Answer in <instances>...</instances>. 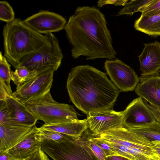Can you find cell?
I'll return each instance as SVG.
<instances>
[{"label":"cell","mask_w":160,"mask_h":160,"mask_svg":"<svg viewBox=\"0 0 160 160\" xmlns=\"http://www.w3.org/2000/svg\"><path fill=\"white\" fill-rule=\"evenodd\" d=\"M72 46L74 59H113L117 52L104 14L98 8L79 6L69 18L64 29Z\"/></svg>","instance_id":"obj_1"},{"label":"cell","mask_w":160,"mask_h":160,"mask_svg":"<svg viewBox=\"0 0 160 160\" xmlns=\"http://www.w3.org/2000/svg\"><path fill=\"white\" fill-rule=\"evenodd\" d=\"M67 88L72 102L87 115L112 109L120 92L106 73L89 65L71 69Z\"/></svg>","instance_id":"obj_2"},{"label":"cell","mask_w":160,"mask_h":160,"mask_svg":"<svg viewBox=\"0 0 160 160\" xmlns=\"http://www.w3.org/2000/svg\"><path fill=\"white\" fill-rule=\"evenodd\" d=\"M4 56L16 69L24 57L37 51L47 41L48 34L43 35L28 26L23 20L15 18L4 26Z\"/></svg>","instance_id":"obj_3"},{"label":"cell","mask_w":160,"mask_h":160,"mask_svg":"<svg viewBox=\"0 0 160 160\" xmlns=\"http://www.w3.org/2000/svg\"><path fill=\"white\" fill-rule=\"evenodd\" d=\"M92 136L88 129L78 139L66 135L58 141H43L41 149L53 160H100L88 142Z\"/></svg>","instance_id":"obj_4"},{"label":"cell","mask_w":160,"mask_h":160,"mask_svg":"<svg viewBox=\"0 0 160 160\" xmlns=\"http://www.w3.org/2000/svg\"><path fill=\"white\" fill-rule=\"evenodd\" d=\"M38 120L51 125L79 120V114L72 106L58 102L53 98L50 90L25 105Z\"/></svg>","instance_id":"obj_5"},{"label":"cell","mask_w":160,"mask_h":160,"mask_svg":"<svg viewBox=\"0 0 160 160\" xmlns=\"http://www.w3.org/2000/svg\"><path fill=\"white\" fill-rule=\"evenodd\" d=\"M63 56L58 38L48 34L47 41L35 52L23 58L20 66H23L38 74L53 70L60 66Z\"/></svg>","instance_id":"obj_6"},{"label":"cell","mask_w":160,"mask_h":160,"mask_svg":"<svg viewBox=\"0 0 160 160\" xmlns=\"http://www.w3.org/2000/svg\"><path fill=\"white\" fill-rule=\"evenodd\" d=\"M98 137L107 142L140 151L154 160H160L152 142L145 137L128 128L123 127L109 130Z\"/></svg>","instance_id":"obj_7"},{"label":"cell","mask_w":160,"mask_h":160,"mask_svg":"<svg viewBox=\"0 0 160 160\" xmlns=\"http://www.w3.org/2000/svg\"><path fill=\"white\" fill-rule=\"evenodd\" d=\"M55 72L51 70L38 73L34 78L17 86L11 96L22 104H27L50 90Z\"/></svg>","instance_id":"obj_8"},{"label":"cell","mask_w":160,"mask_h":160,"mask_svg":"<svg viewBox=\"0 0 160 160\" xmlns=\"http://www.w3.org/2000/svg\"><path fill=\"white\" fill-rule=\"evenodd\" d=\"M104 67L111 81L120 91L135 90L139 78L130 66L116 58L106 60Z\"/></svg>","instance_id":"obj_9"},{"label":"cell","mask_w":160,"mask_h":160,"mask_svg":"<svg viewBox=\"0 0 160 160\" xmlns=\"http://www.w3.org/2000/svg\"><path fill=\"white\" fill-rule=\"evenodd\" d=\"M123 111L112 109L90 113L87 115L88 129L94 137H98L107 131L124 127Z\"/></svg>","instance_id":"obj_10"},{"label":"cell","mask_w":160,"mask_h":160,"mask_svg":"<svg viewBox=\"0 0 160 160\" xmlns=\"http://www.w3.org/2000/svg\"><path fill=\"white\" fill-rule=\"evenodd\" d=\"M28 26L37 32L44 35L59 32L67 23L61 15L47 11H42L23 20Z\"/></svg>","instance_id":"obj_11"},{"label":"cell","mask_w":160,"mask_h":160,"mask_svg":"<svg viewBox=\"0 0 160 160\" xmlns=\"http://www.w3.org/2000/svg\"><path fill=\"white\" fill-rule=\"evenodd\" d=\"M123 111V125L126 128L143 127L157 121L151 110L140 97L134 99Z\"/></svg>","instance_id":"obj_12"},{"label":"cell","mask_w":160,"mask_h":160,"mask_svg":"<svg viewBox=\"0 0 160 160\" xmlns=\"http://www.w3.org/2000/svg\"><path fill=\"white\" fill-rule=\"evenodd\" d=\"M141 77L160 75V43L157 41L144 44L143 51L138 56Z\"/></svg>","instance_id":"obj_13"},{"label":"cell","mask_w":160,"mask_h":160,"mask_svg":"<svg viewBox=\"0 0 160 160\" xmlns=\"http://www.w3.org/2000/svg\"><path fill=\"white\" fill-rule=\"evenodd\" d=\"M42 142L39 128L35 126L21 141L7 151L15 159L23 160L41 148Z\"/></svg>","instance_id":"obj_14"},{"label":"cell","mask_w":160,"mask_h":160,"mask_svg":"<svg viewBox=\"0 0 160 160\" xmlns=\"http://www.w3.org/2000/svg\"><path fill=\"white\" fill-rule=\"evenodd\" d=\"M135 91L139 97L160 108V75L141 77Z\"/></svg>","instance_id":"obj_15"},{"label":"cell","mask_w":160,"mask_h":160,"mask_svg":"<svg viewBox=\"0 0 160 160\" xmlns=\"http://www.w3.org/2000/svg\"><path fill=\"white\" fill-rule=\"evenodd\" d=\"M5 100L11 121L19 126L33 127L38 119L26 106L12 96Z\"/></svg>","instance_id":"obj_16"},{"label":"cell","mask_w":160,"mask_h":160,"mask_svg":"<svg viewBox=\"0 0 160 160\" xmlns=\"http://www.w3.org/2000/svg\"><path fill=\"white\" fill-rule=\"evenodd\" d=\"M33 127L0 124V152L6 151L18 143Z\"/></svg>","instance_id":"obj_17"},{"label":"cell","mask_w":160,"mask_h":160,"mask_svg":"<svg viewBox=\"0 0 160 160\" xmlns=\"http://www.w3.org/2000/svg\"><path fill=\"white\" fill-rule=\"evenodd\" d=\"M40 128L58 132L78 139L88 129L87 119L73 122L51 125L43 124Z\"/></svg>","instance_id":"obj_18"},{"label":"cell","mask_w":160,"mask_h":160,"mask_svg":"<svg viewBox=\"0 0 160 160\" xmlns=\"http://www.w3.org/2000/svg\"><path fill=\"white\" fill-rule=\"evenodd\" d=\"M12 71L11 65L5 57L0 53V100H5L12 92L10 82Z\"/></svg>","instance_id":"obj_19"},{"label":"cell","mask_w":160,"mask_h":160,"mask_svg":"<svg viewBox=\"0 0 160 160\" xmlns=\"http://www.w3.org/2000/svg\"><path fill=\"white\" fill-rule=\"evenodd\" d=\"M134 27L149 35L160 36V12L150 17L141 16L135 22Z\"/></svg>","instance_id":"obj_20"},{"label":"cell","mask_w":160,"mask_h":160,"mask_svg":"<svg viewBox=\"0 0 160 160\" xmlns=\"http://www.w3.org/2000/svg\"><path fill=\"white\" fill-rule=\"evenodd\" d=\"M128 128L145 137L151 142H160V122L158 121L143 127Z\"/></svg>","instance_id":"obj_21"},{"label":"cell","mask_w":160,"mask_h":160,"mask_svg":"<svg viewBox=\"0 0 160 160\" xmlns=\"http://www.w3.org/2000/svg\"><path fill=\"white\" fill-rule=\"evenodd\" d=\"M38 73L23 66H20L11 73V80L17 86L36 77Z\"/></svg>","instance_id":"obj_22"},{"label":"cell","mask_w":160,"mask_h":160,"mask_svg":"<svg viewBox=\"0 0 160 160\" xmlns=\"http://www.w3.org/2000/svg\"><path fill=\"white\" fill-rule=\"evenodd\" d=\"M152 0H131L125 4L124 8L117 13V16L132 15L135 12H139L140 9L149 3Z\"/></svg>","instance_id":"obj_23"},{"label":"cell","mask_w":160,"mask_h":160,"mask_svg":"<svg viewBox=\"0 0 160 160\" xmlns=\"http://www.w3.org/2000/svg\"><path fill=\"white\" fill-rule=\"evenodd\" d=\"M15 19L13 9L9 3L6 1L0 2V20L7 22L12 21Z\"/></svg>","instance_id":"obj_24"},{"label":"cell","mask_w":160,"mask_h":160,"mask_svg":"<svg viewBox=\"0 0 160 160\" xmlns=\"http://www.w3.org/2000/svg\"><path fill=\"white\" fill-rule=\"evenodd\" d=\"M141 16L150 17L160 12V0H152L146 6L140 9Z\"/></svg>","instance_id":"obj_25"},{"label":"cell","mask_w":160,"mask_h":160,"mask_svg":"<svg viewBox=\"0 0 160 160\" xmlns=\"http://www.w3.org/2000/svg\"><path fill=\"white\" fill-rule=\"evenodd\" d=\"M39 128L40 138L42 142L44 141H58L66 135L55 131L42 129L40 128Z\"/></svg>","instance_id":"obj_26"},{"label":"cell","mask_w":160,"mask_h":160,"mask_svg":"<svg viewBox=\"0 0 160 160\" xmlns=\"http://www.w3.org/2000/svg\"><path fill=\"white\" fill-rule=\"evenodd\" d=\"M0 124L17 126L10 119L5 100H0Z\"/></svg>","instance_id":"obj_27"},{"label":"cell","mask_w":160,"mask_h":160,"mask_svg":"<svg viewBox=\"0 0 160 160\" xmlns=\"http://www.w3.org/2000/svg\"><path fill=\"white\" fill-rule=\"evenodd\" d=\"M105 141L114 149L118 155L127 158L131 160H136L134 157L130 153L129 148L119 144Z\"/></svg>","instance_id":"obj_28"},{"label":"cell","mask_w":160,"mask_h":160,"mask_svg":"<svg viewBox=\"0 0 160 160\" xmlns=\"http://www.w3.org/2000/svg\"><path fill=\"white\" fill-rule=\"evenodd\" d=\"M91 139L103 150L106 154V157L112 155H118L107 142L99 137L93 136Z\"/></svg>","instance_id":"obj_29"},{"label":"cell","mask_w":160,"mask_h":160,"mask_svg":"<svg viewBox=\"0 0 160 160\" xmlns=\"http://www.w3.org/2000/svg\"><path fill=\"white\" fill-rule=\"evenodd\" d=\"M93 136L88 140V142L96 156L100 160H106V155L103 150L91 139Z\"/></svg>","instance_id":"obj_30"},{"label":"cell","mask_w":160,"mask_h":160,"mask_svg":"<svg viewBox=\"0 0 160 160\" xmlns=\"http://www.w3.org/2000/svg\"><path fill=\"white\" fill-rule=\"evenodd\" d=\"M23 160H50L46 153L39 148L27 158Z\"/></svg>","instance_id":"obj_31"},{"label":"cell","mask_w":160,"mask_h":160,"mask_svg":"<svg viewBox=\"0 0 160 160\" xmlns=\"http://www.w3.org/2000/svg\"><path fill=\"white\" fill-rule=\"evenodd\" d=\"M129 1L128 0H99L97 2V5L98 7L102 8L107 4H112L115 6H124Z\"/></svg>","instance_id":"obj_32"},{"label":"cell","mask_w":160,"mask_h":160,"mask_svg":"<svg viewBox=\"0 0 160 160\" xmlns=\"http://www.w3.org/2000/svg\"><path fill=\"white\" fill-rule=\"evenodd\" d=\"M143 100L145 104L152 112L156 121L160 122V108L151 104L146 101Z\"/></svg>","instance_id":"obj_33"},{"label":"cell","mask_w":160,"mask_h":160,"mask_svg":"<svg viewBox=\"0 0 160 160\" xmlns=\"http://www.w3.org/2000/svg\"><path fill=\"white\" fill-rule=\"evenodd\" d=\"M0 160H17L12 157L7 151L0 152Z\"/></svg>","instance_id":"obj_34"},{"label":"cell","mask_w":160,"mask_h":160,"mask_svg":"<svg viewBox=\"0 0 160 160\" xmlns=\"http://www.w3.org/2000/svg\"><path fill=\"white\" fill-rule=\"evenodd\" d=\"M106 160H131L125 157L119 155H112L106 157Z\"/></svg>","instance_id":"obj_35"},{"label":"cell","mask_w":160,"mask_h":160,"mask_svg":"<svg viewBox=\"0 0 160 160\" xmlns=\"http://www.w3.org/2000/svg\"><path fill=\"white\" fill-rule=\"evenodd\" d=\"M153 148L160 158V142H152Z\"/></svg>","instance_id":"obj_36"},{"label":"cell","mask_w":160,"mask_h":160,"mask_svg":"<svg viewBox=\"0 0 160 160\" xmlns=\"http://www.w3.org/2000/svg\"><path fill=\"white\" fill-rule=\"evenodd\" d=\"M160 73V72H159V73Z\"/></svg>","instance_id":"obj_37"}]
</instances>
